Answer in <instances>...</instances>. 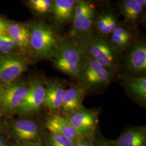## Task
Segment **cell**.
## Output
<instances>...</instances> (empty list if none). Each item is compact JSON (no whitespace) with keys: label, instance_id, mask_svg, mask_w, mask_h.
Here are the masks:
<instances>
[{"label":"cell","instance_id":"1","mask_svg":"<svg viewBox=\"0 0 146 146\" xmlns=\"http://www.w3.org/2000/svg\"><path fill=\"white\" fill-rule=\"evenodd\" d=\"M83 49L70 37L60 38L58 48L50 59L56 68L79 82Z\"/></svg>","mask_w":146,"mask_h":146},{"label":"cell","instance_id":"2","mask_svg":"<svg viewBox=\"0 0 146 146\" xmlns=\"http://www.w3.org/2000/svg\"><path fill=\"white\" fill-rule=\"evenodd\" d=\"M79 44L85 52L101 63L112 76L117 72L121 52L105 37L92 36Z\"/></svg>","mask_w":146,"mask_h":146},{"label":"cell","instance_id":"3","mask_svg":"<svg viewBox=\"0 0 146 146\" xmlns=\"http://www.w3.org/2000/svg\"><path fill=\"white\" fill-rule=\"evenodd\" d=\"M28 28L30 49L34 57L38 59L52 58L56 50L60 38L44 22H34Z\"/></svg>","mask_w":146,"mask_h":146},{"label":"cell","instance_id":"4","mask_svg":"<svg viewBox=\"0 0 146 146\" xmlns=\"http://www.w3.org/2000/svg\"><path fill=\"white\" fill-rule=\"evenodd\" d=\"M112 76L101 63L83 50L79 73L81 86L86 90L106 87L110 84Z\"/></svg>","mask_w":146,"mask_h":146},{"label":"cell","instance_id":"5","mask_svg":"<svg viewBox=\"0 0 146 146\" xmlns=\"http://www.w3.org/2000/svg\"><path fill=\"white\" fill-rule=\"evenodd\" d=\"M95 20L94 7L88 1H76L70 37L80 44L93 36Z\"/></svg>","mask_w":146,"mask_h":146},{"label":"cell","instance_id":"6","mask_svg":"<svg viewBox=\"0 0 146 146\" xmlns=\"http://www.w3.org/2000/svg\"><path fill=\"white\" fill-rule=\"evenodd\" d=\"M99 112L96 110L84 107L76 112L62 117L76 131L82 138L91 136L95 131L99 121Z\"/></svg>","mask_w":146,"mask_h":146},{"label":"cell","instance_id":"7","mask_svg":"<svg viewBox=\"0 0 146 146\" xmlns=\"http://www.w3.org/2000/svg\"><path fill=\"white\" fill-rule=\"evenodd\" d=\"M29 84L24 82H18L3 85L0 91L2 108L8 113L17 110L25 98Z\"/></svg>","mask_w":146,"mask_h":146},{"label":"cell","instance_id":"8","mask_svg":"<svg viewBox=\"0 0 146 146\" xmlns=\"http://www.w3.org/2000/svg\"><path fill=\"white\" fill-rule=\"evenodd\" d=\"M27 69L26 61L20 56H0V84L5 85L12 83Z\"/></svg>","mask_w":146,"mask_h":146},{"label":"cell","instance_id":"9","mask_svg":"<svg viewBox=\"0 0 146 146\" xmlns=\"http://www.w3.org/2000/svg\"><path fill=\"white\" fill-rule=\"evenodd\" d=\"M41 80H35L29 84L25 98L17 108L22 114H32L38 111L43 104L45 96V87Z\"/></svg>","mask_w":146,"mask_h":146},{"label":"cell","instance_id":"10","mask_svg":"<svg viewBox=\"0 0 146 146\" xmlns=\"http://www.w3.org/2000/svg\"><path fill=\"white\" fill-rule=\"evenodd\" d=\"M125 63L131 73L140 74L146 71V44L144 41L135 43L129 48Z\"/></svg>","mask_w":146,"mask_h":146},{"label":"cell","instance_id":"11","mask_svg":"<svg viewBox=\"0 0 146 146\" xmlns=\"http://www.w3.org/2000/svg\"><path fill=\"white\" fill-rule=\"evenodd\" d=\"M76 0H54L52 11V20L58 27L72 22Z\"/></svg>","mask_w":146,"mask_h":146},{"label":"cell","instance_id":"12","mask_svg":"<svg viewBox=\"0 0 146 146\" xmlns=\"http://www.w3.org/2000/svg\"><path fill=\"white\" fill-rule=\"evenodd\" d=\"M86 89L82 86H74L66 90L61 110L64 115H70L83 108L82 102Z\"/></svg>","mask_w":146,"mask_h":146},{"label":"cell","instance_id":"13","mask_svg":"<svg viewBox=\"0 0 146 146\" xmlns=\"http://www.w3.org/2000/svg\"><path fill=\"white\" fill-rule=\"evenodd\" d=\"M46 126L51 133L59 134L76 141L82 139V137L62 116L56 115L49 116L46 120Z\"/></svg>","mask_w":146,"mask_h":146},{"label":"cell","instance_id":"14","mask_svg":"<svg viewBox=\"0 0 146 146\" xmlns=\"http://www.w3.org/2000/svg\"><path fill=\"white\" fill-rule=\"evenodd\" d=\"M66 90L63 84L58 81L47 84L43 104L49 110L61 109Z\"/></svg>","mask_w":146,"mask_h":146},{"label":"cell","instance_id":"15","mask_svg":"<svg viewBox=\"0 0 146 146\" xmlns=\"http://www.w3.org/2000/svg\"><path fill=\"white\" fill-rule=\"evenodd\" d=\"M7 34L21 51L26 52L30 49V31L28 27L14 22H8Z\"/></svg>","mask_w":146,"mask_h":146},{"label":"cell","instance_id":"16","mask_svg":"<svg viewBox=\"0 0 146 146\" xmlns=\"http://www.w3.org/2000/svg\"><path fill=\"white\" fill-rule=\"evenodd\" d=\"M13 129L16 136L21 141L33 142L39 138L38 125L31 120H18L14 123Z\"/></svg>","mask_w":146,"mask_h":146},{"label":"cell","instance_id":"17","mask_svg":"<svg viewBox=\"0 0 146 146\" xmlns=\"http://www.w3.org/2000/svg\"><path fill=\"white\" fill-rule=\"evenodd\" d=\"M116 146H146L145 127H136L126 131L116 142Z\"/></svg>","mask_w":146,"mask_h":146},{"label":"cell","instance_id":"18","mask_svg":"<svg viewBox=\"0 0 146 146\" xmlns=\"http://www.w3.org/2000/svg\"><path fill=\"white\" fill-rule=\"evenodd\" d=\"M119 26L118 21L113 13L105 11L95 18L94 28L100 36L111 34Z\"/></svg>","mask_w":146,"mask_h":146},{"label":"cell","instance_id":"19","mask_svg":"<svg viewBox=\"0 0 146 146\" xmlns=\"http://www.w3.org/2000/svg\"><path fill=\"white\" fill-rule=\"evenodd\" d=\"M119 8L121 13L124 16L125 22L134 25L140 20L143 9L142 6L136 2V0L121 1Z\"/></svg>","mask_w":146,"mask_h":146},{"label":"cell","instance_id":"20","mask_svg":"<svg viewBox=\"0 0 146 146\" xmlns=\"http://www.w3.org/2000/svg\"><path fill=\"white\" fill-rule=\"evenodd\" d=\"M110 35V41L121 52L129 48L131 45L133 35L126 28L118 26Z\"/></svg>","mask_w":146,"mask_h":146},{"label":"cell","instance_id":"21","mask_svg":"<svg viewBox=\"0 0 146 146\" xmlns=\"http://www.w3.org/2000/svg\"><path fill=\"white\" fill-rule=\"evenodd\" d=\"M125 84L131 94L142 102L146 101V77L137 76L127 78Z\"/></svg>","mask_w":146,"mask_h":146},{"label":"cell","instance_id":"22","mask_svg":"<svg viewBox=\"0 0 146 146\" xmlns=\"http://www.w3.org/2000/svg\"><path fill=\"white\" fill-rule=\"evenodd\" d=\"M28 3L31 9L39 14L45 15L52 11V0H31Z\"/></svg>","mask_w":146,"mask_h":146},{"label":"cell","instance_id":"23","mask_svg":"<svg viewBox=\"0 0 146 146\" xmlns=\"http://www.w3.org/2000/svg\"><path fill=\"white\" fill-rule=\"evenodd\" d=\"M17 47L8 35H0V52L5 55H11Z\"/></svg>","mask_w":146,"mask_h":146},{"label":"cell","instance_id":"24","mask_svg":"<svg viewBox=\"0 0 146 146\" xmlns=\"http://www.w3.org/2000/svg\"><path fill=\"white\" fill-rule=\"evenodd\" d=\"M77 142L57 133H51L50 136L52 146H75Z\"/></svg>","mask_w":146,"mask_h":146},{"label":"cell","instance_id":"25","mask_svg":"<svg viewBox=\"0 0 146 146\" xmlns=\"http://www.w3.org/2000/svg\"><path fill=\"white\" fill-rule=\"evenodd\" d=\"M7 27L8 22L0 17V35H8Z\"/></svg>","mask_w":146,"mask_h":146},{"label":"cell","instance_id":"26","mask_svg":"<svg viewBox=\"0 0 146 146\" xmlns=\"http://www.w3.org/2000/svg\"><path fill=\"white\" fill-rule=\"evenodd\" d=\"M75 146H91L87 141H85L82 139L78 141Z\"/></svg>","mask_w":146,"mask_h":146},{"label":"cell","instance_id":"27","mask_svg":"<svg viewBox=\"0 0 146 146\" xmlns=\"http://www.w3.org/2000/svg\"><path fill=\"white\" fill-rule=\"evenodd\" d=\"M97 146H114L112 145L111 144H110V142L106 141H99Z\"/></svg>","mask_w":146,"mask_h":146},{"label":"cell","instance_id":"28","mask_svg":"<svg viewBox=\"0 0 146 146\" xmlns=\"http://www.w3.org/2000/svg\"><path fill=\"white\" fill-rule=\"evenodd\" d=\"M0 146H8L2 138L0 137Z\"/></svg>","mask_w":146,"mask_h":146},{"label":"cell","instance_id":"29","mask_svg":"<svg viewBox=\"0 0 146 146\" xmlns=\"http://www.w3.org/2000/svg\"><path fill=\"white\" fill-rule=\"evenodd\" d=\"M0 104H1V94H0Z\"/></svg>","mask_w":146,"mask_h":146},{"label":"cell","instance_id":"30","mask_svg":"<svg viewBox=\"0 0 146 146\" xmlns=\"http://www.w3.org/2000/svg\"><path fill=\"white\" fill-rule=\"evenodd\" d=\"M1 127H0V131H1Z\"/></svg>","mask_w":146,"mask_h":146}]
</instances>
